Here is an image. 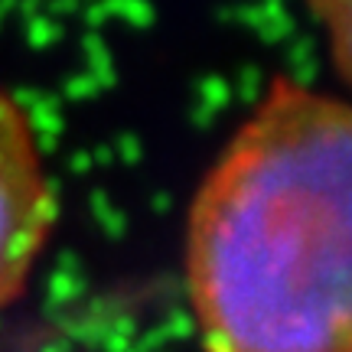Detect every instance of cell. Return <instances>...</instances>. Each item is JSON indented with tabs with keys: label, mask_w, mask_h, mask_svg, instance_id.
<instances>
[{
	"label": "cell",
	"mask_w": 352,
	"mask_h": 352,
	"mask_svg": "<svg viewBox=\"0 0 352 352\" xmlns=\"http://www.w3.org/2000/svg\"><path fill=\"white\" fill-rule=\"evenodd\" d=\"M352 114L274 76L202 176L186 290L206 352H352Z\"/></svg>",
	"instance_id": "6da1fadb"
},
{
	"label": "cell",
	"mask_w": 352,
	"mask_h": 352,
	"mask_svg": "<svg viewBox=\"0 0 352 352\" xmlns=\"http://www.w3.org/2000/svg\"><path fill=\"white\" fill-rule=\"evenodd\" d=\"M56 189L23 104L0 88V310L26 290L56 226Z\"/></svg>",
	"instance_id": "7a4b0ae2"
},
{
	"label": "cell",
	"mask_w": 352,
	"mask_h": 352,
	"mask_svg": "<svg viewBox=\"0 0 352 352\" xmlns=\"http://www.w3.org/2000/svg\"><path fill=\"white\" fill-rule=\"evenodd\" d=\"M310 13L316 23L323 26L329 39V56H333V69L340 82H349V65H352V0H307Z\"/></svg>",
	"instance_id": "3957f363"
}]
</instances>
